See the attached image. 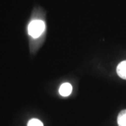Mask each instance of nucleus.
<instances>
[{
  "mask_svg": "<svg viewBox=\"0 0 126 126\" xmlns=\"http://www.w3.org/2000/svg\"><path fill=\"white\" fill-rule=\"evenodd\" d=\"M45 30V23L40 20H32L28 25L29 34L33 38H38Z\"/></svg>",
  "mask_w": 126,
  "mask_h": 126,
  "instance_id": "1",
  "label": "nucleus"
},
{
  "mask_svg": "<svg viewBox=\"0 0 126 126\" xmlns=\"http://www.w3.org/2000/svg\"><path fill=\"white\" fill-rule=\"evenodd\" d=\"M118 126H126V110H123L118 116Z\"/></svg>",
  "mask_w": 126,
  "mask_h": 126,
  "instance_id": "4",
  "label": "nucleus"
},
{
  "mask_svg": "<svg viewBox=\"0 0 126 126\" xmlns=\"http://www.w3.org/2000/svg\"><path fill=\"white\" fill-rule=\"evenodd\" d=\"M72 91V86L70 83H64L62 84L60 89H59V93L63 97H67L71 94Z\"/></svg>",
  "mask_w": 126,
  "mask_h": 126,
  "instance_id": "2",
  "label": "nucleus"
},
{
  "mask_svg": "<svg viewBox=\"0 0 126 126\" xmlns=\"http://www.w3.org/2000/svg\"><path fill=\"white\" fill-rule=\"evenodd\" d=\"M118 75L123 79L126 80V60L119 63L116 69Z\"/></svg>",
  "mask_w": 126,
  "mask_h": 126,
  "instance_id": "3",
  "label": "nucleus"
},
{
  "mask_svg": "<svg viewBox=\"0 0 126 126\" xmlns=\"http://www.w3.org/2000/svg\"><path fill=\"white\" fill-rule=\"evenodd\" d=\"M27 126H44L42 122L36 119V118H32L30 121L28 122Z\"/></svg>",
  "mask_w": 126,
  "mask_h": 126,
  "instance_id": "5",
  "label": "nucleus"
}]
</instances>
